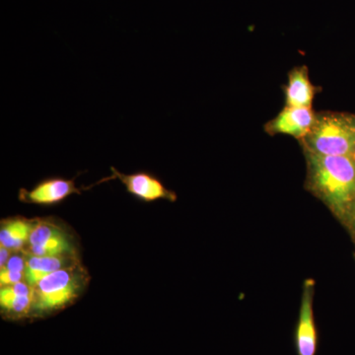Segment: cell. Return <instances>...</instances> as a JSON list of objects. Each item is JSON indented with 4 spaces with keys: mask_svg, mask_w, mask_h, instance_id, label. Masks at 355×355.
<instances>
[{
    "mask_svg": "<svg viewBox=\"0 0 355 355\" xmlns=\"http://www.w3.org/2000/svg\"><path fill=\"white\" fill-rule=\"evenodd\" d=\"M90 275L83 261L46 275L33 287L31 319L53 316L83 295Z\"/></svg>",
    "mask_w": 355,
    "mask_h": 355,
    "instance_id": "cell-2",
    "label": "cell"
},
{
    "mask_svg": "<svg viewBox=\"0 0 355 355\" xmlns=\"http://www.w3.org/2000/svg\"><path fill=\"white\" fill-rule=\"evenodd\" d=\"M76 179V177L70 180L62 177L46 178L30 190L21 188L18 193V198L21 202L40 207L60 205L74 193L80 195L83 188H77Z\"/></svg>",
    "mask_w": 355,
    "mask_h": 355,
    "instance_id": "cell-6",
    "label": "cell"
},
{
    "mask_svg": "<svg viewBox=\"0 0 355 355\" xmlns=\"http://www.w3.org/2000/svg\"><path fill=\"white\" fill-rule=\"evenodd\" d=\"M347 223H350L352 225V230H354V236H355V205L354 209H352V212H350V216L349 218V221Z\"/></svg>",
    "mask_w": 355,
    "mask_h": 355,
    "instance_id": "cell-15",
    "label": "cell"
},
{
    "mask_svg": "<svg viewBox=\"0 0 355 355\" xmlns=\"http://www.w3.org/2000/svg\"><path fill=\"white\" fill-rule=\"evenodd\" d=\"M28 256H79L76 235L53 217H38L24 251Z\"/></svg>",
    "mask_w": 355,
    "mask_h": 355,
    "instance_id": "cell-4",
    "label": "cell"
},
{
    "mask_svg": "<svg viewBox=\"0 0 355 355\" xmlns=\"http://www.w3.org/2000/svg\"><path fill=\"white\" fill-rule=\"evenodd\" d=\"M13 252L6 248L0 246V268L6 265Z\"/></svg>",
    "mask_w": 355,
    "mask_h": 355,
    "instance_id": "cell-14",
    "label": "cell"
},
{
    "mask_svg": "<svg viewBox=\"0 0 355 355\" xmlns=\"http://www.w3.org/2000/svg\"><path fill=\"white\" fill-rule=\"evenodd\" d=\"M300 144L304 153L355 157V114L316 113L313 127Z\"/></svg>",
    "mask_w": 355,
    "mask_h": 355,
    "instance_id": "cell-3",
    "label": "cell"
},
{
    "mask_svg": "<svg viewBox=\"0 0 355 355\" xmlns=\"http://www.w3.org/2000/svg\"><path fill=\"white\" fill-rule=\"evenodd\" d=\"M316 113L312 108L286 107L275 118L265 125L266 133L270 135H291L299 141L305 139L313 127Z\"/></svg>",
    "mask_w": 355,
    "mask_h": 355,
    "instance_id": "cell-8",
    "label": "cell"
},
{
    "mask_svg": "<svg viewBox=\"0 0 355 355\" xmlns=\"http://www.w3.org/2000/svg\"><path fill=\"white\" fill-rule=\"evenodd\" d=\"M112 176L104 181L118 179L125 186L128 193L144 202H153L165 200L175 202L177 195L175 191L166 188L165 184L156 175L148 171H137L132 174H123L116 168L111 167Z\"/></svg>",
    "mask_w": 355,
    "mask_h": 355,
    "instance_id": "cell-5",
    "label": "cell"
},
{
    "mask_svg": "<svg viewBox=\"0 0 355 355\" xmlns=\"http://www.w3.org/2000/svg\"><path fill=\"white\" fill-rule=\"evenodd\" d=\"M37 221L38 217L26 218L23 216H14L2 219L0 226V246L10 250L13 253L24 251Z\"/></svg>",
    "mask_w": 355,
    "mask_h": 355,
    "instance_id": "cell-11",
    "label": "cell"
},
{
    "mask_svg": "<svg viewBox=\"0 0 355 355\" xmlns=\"http://www.w3.org/2000/svg\"><path fill=\"white\" fill-rule=\"evenodd\" d=\"M79 263H81L79 256L36 257L26 254L25 282L34 287L46 275Z\"/></svg>",
    "mask_w": 355,
    "mask_h": 355,
    "instance_id": "cell-12",
    "label": "cell"
},
{
    "mask_svg": "<svg viewBox=\"0 0 355 355\" xmlns=\"http://www.w3.org/2000/svg\"><path fill=\"white\" fill-rule=\"evenodd\" d=\"M25 268L24 252L12 253L6 265L0 268V287L25 282Z\"/></svg>",
    "mask_w": 355,
    "mask_h": 355,
    "instance_id": "cell-13",
    "label": "cell"
},
{
    "mask_svg": "<svg viewBox=\"0 0 355 355\" xmlns=\"http://www.w3.org/2000/svg\"><path fill=\"white\" fill-rule=\"evenodd\" d=\"M306 188L347 223L355 205V157L304 153Z\"/></svg>",
    "mask_w": 355,
    "mask_h": 355,
    "instance_id": "cell-1",
    "label": "cell"
},
{
    "mask_svg": "<svg viewBox=\"0 0 355 355\" xmlns=\"http://www.w3.org/2000/svg\"><path fill=\"white\" fill-rule=\"evenodd\" d=\"M286 106L293 108H312L316 95V87L309 78V71L306 65L294 67L288 73V81L284 86Z\"/></svg>",
    "mask_w": 355,
    "mask_h": 355,
    "instance_id": "cell-10",
    "label": "cell"
},
{
    "mask_svg": "<svg viewBox=\"0 0 355 355\" xmlns=\"http://www.w3.org/2000/svg\"><path fill=\"white\" fill-rule=\"evenodd\" d=\"M33 287L26 282L0 288V312L3 319L21 321L31 316Z\"/></svg>",
    "mask_w": 355,
    "mask_h": 355,
    "instance_id": "cell-9",
    "label": "cell"
},
{
    "mask_svg": "<svg viewBox=\"0 0 355 355\" xmlns=\"http://www.w3.org/2000/svg\"><path fill=\"white\" fill-rule=\"evenodd\" d=\"M315 282L307 279L303 287L302 300L297 324L294 330V345L297 355H316L319 345V333L315 322L313 300Z\"/></svg>",
    "mask_w": 355,
    "mask_h": 355,
    "instance_id": "cell-7",
    "label": "cell"
}]
</instances>
